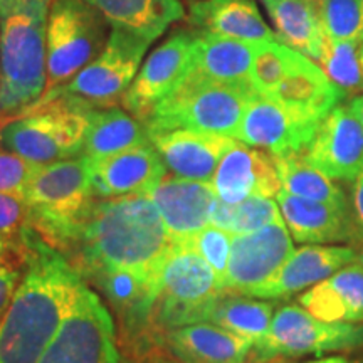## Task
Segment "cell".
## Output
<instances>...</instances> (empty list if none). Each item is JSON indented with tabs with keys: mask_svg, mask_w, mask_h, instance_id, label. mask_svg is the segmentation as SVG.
Instances as JSON below:
<instances>
[{
	"mask_svg": "<svg viewBox=\"0 0 363 363\" xmlns=\"http://www.w3.org/2000/svg\"><path fill=\"white\" fill-rule=\"evenodd\" d=\"M189 242L207 261V264L214 269L217 279H219L222 289H224L230 247H233V234L211 224L197 235H194L192 239H189Z\"/></svg>",
	"mask_w": 363,
	"mask_h": 363,
	"instance_id": "cell-37",
	"label": "cell"
},
{
	"mask_svg": "<svg viewBox=\"0 0 363 363\" xmlns=\"http://www.w3.org/2000/svg\"><path fill=\"white\" fill-rule=\"evenodd\" d=\"M52 0H0V121L44 96L45 34Z\"/></svg>",
	"mask_w": 363,
	"mask_h": 363,
	"instance_id": "cell-3",
	"label": "cell"
},
{
	"mask_svg": "<svg viewBox=\"0 0 363 363\" xmlns=\"http://www.w3.org/2000/svg\"><path fill=\"white\" fill-rule=\"evenodd\" d=\"M348 110L353 113V116L357 118L358 121H360V125L363 126V96H357L353 98L350 103L347 104Z\"/></svg>",
	"mask_w": 363,
	"mask_h": 363,
	"instance_id": "cell-42",
	"label": "cell"
},
{
	"mask_svg": "<svg viewBox=\"0 0 363 363\" xmlns=\"http://www.w3.org/2000/svg\"><path fill=\"white\" fill-rule=\"evenodd\" d=\"M147 197L155 203L175 242L192 239L211 224L217 195L207 182L163 179Z\"/></svg>",
	"mask_w": 363,
	"mask_h": 363,
	"instance_id": "cell-19",
	"label": "cell"
},
{
	"mask_svg": "<svg viewBox=\"0 0 363 363\" xmlns=\"http://www.w3.org/2000/svg\"><path fill=\"white\" fill-rule=\"evenodd\" d=\"M276 29L278 43L318 61L323 39L316 0H261Z\"/></svg>",
	"mask_w": 363,
	"mask_h": 363,
	"instance_id": "cell-28",
	"label": "cell"
},
{
	"mask_svg": "<svg viewBox=\"0 0 363 363\" xmlns=\"http://www.w3.org/2000/svg\"><path fill=\"white\" fill-rule=\"evenodd\" d=\"M294 252L284 220L249 234L233 235L224 291L251 296L278 272Z\"/></svg>",
	"mask_w": 363,
	"mask_h": 363,
	"instance_id": "cell-12",
	"label": "cell"
},
{
	"mask_svg": "<svg viewBox=\"0 0 363 363\" xmlns=\"http://www.w3.org/2000/svg\"><path fill=\"white\" fill-rule=\"evenodd\" d=\"M38 230L30 225L26 202L0 194V262L24 269Z\"/></svg>",
	"mask_w": 363,
	"mask_h": 363,
	"instance_id": "cell-32",
	"label": "cell"
},
{
	"mask_svg": "<svg viewBox=\"0 0 363 363\" xmlns=\"http://www.w3.org/2000/svg\"><path fill=\"white\" fill-rule=\"evenodd\" d=\"M142 362L143 363H182L180 360H177L172 353L167 352L163 347L153 348L152 352H148L147 355L142 358Z\"/></svg>",
	"mask_w": 363,
	"mask_h": 363,
	"instance_id": "cell-41",
	"label": "cell"
},
{
	"mask_svg": "<svg viewBox=\"0 0 363 363\" xmlns=\"http://www.w3.org/2000/svg\"><path fill=\"white\" fill-rule=\"evenodd\" d=\"M104 17L84 0H52L45 34V93L61 88L99 56Z\"/></svg>",
	"mask_w": 363,
	"mask_h": 363,
	"instance_id": "cell-8",
	"label": "cell"
},
{
	"mask_svg": "<svg viewBox=\"0 0 363 363\" xmlns=\"http://www.w3.org/2000/svg\"><path fill=\"white\" fill-rule=\"evenodd\" d=\"M303 157L331 180L353 184L363 174V126L348 106L340 104L321 121Z\"/></svg>",
	"mask_w": 363,
	"mask_h": 363,
	"instance_id": "cell-15",
	"label": "cell"
},
{
	"mask_svg": "<svg viewBox=\"0 0 363 363\" xmlns=\"http://www.w3.org/2000/svg\"><path fill=\"white\" fill-rule=\"evenodd\" d=\"M347 96L315 61L298 52L283 81L267 98L303 120L321 123Z\"/></svg>",
	"mask_w": 363,
	"mask_h": 363,
	"instance_id": "cell-20",
	"label": "cell"
},
{
	"mask_svg": "<svg viewBox=\"0 0 363 363\" xmlns=\"http://www.w3.org/2000/svg\"><path fill=\"white\" fill-rule=\"evenodd\" d=\"M272 315H274L272 303L222 291L208 305L203 323L217 325L256 343L269 330Z\"/></svg>",
	"mask_w": 363,
	"mask_h": 363,
	"instance_id": "cell-30",
	"label": "cell"
},
{
	"mask_svg": "<svg viewBox=\"0 0 363 363\" xmlns=\"http://www.w3.org/2000/svg\"><path fill=\"white\" fill-rule=\"evenodd\" d=\"M259 96L252 84H225L190 71L179 88L160 101L145 121L148 136L172 130L235 138L247 104Z\"/></svg>",
	"mask_w": 363,
	"mask_h": 363,
	"instance_id": "cell-5",
	"label": "cell"
},
{
	"mask_svg": "<svg viewBox=\"0 0 363 363\" xmlns=\"http://www.w3.org/2000/svg\"><path fill=\"white\" fill-rule=\"evenodd\" d=\"M252 342L212 323L162 331L160 347L182 363H247Z\"/></svg>",
	"mask_w": 363,
	"mask_h": 363,
	"instance_id": "cell-23",
	"label": "cell"
},
{
	"mask_svg": "<svg viewBox=\"0 0 363 363\" xmlns=\"http://www.w3.org/2000/svg\"><path fill=\"white\" fill-rule=\"evenodd\" d=\"M22 274H24V269L21 271V267L0 262V320L11 306L13 294L22 281Z\"/></svg>",
	"mask_w": 363,
	"mask_h": 363,
	"instance_id": "cell-39",
	"label": "cell"
},
{
	"mask_svg": "<svg viewBox=\"0 0 363 363\" xmlns=\"http://www.w3.org/2000/svg\"><path fill=\"white\" fill-rule=\"evenodd\" d=\"M358 62H360V72H362V93H363V43L358 49Z\"/></svg>",
	"mask_w": 363,
	"mask_h": 363,
	"instance_id": "cell-44",
	"label": "cell"
},
{
	"mask_svg": "<svg viewBox=\"0 0 363 363\" xmlns=\"http://www.w3.org/2000/svg\"><path fill=\"white\" fill-rule=\"evenodd\" d=\"M120 363H136V360H133V358H130V357H121Z\"/></svg>",
	"mask_w": 363,
	"mask_h": 363,
	"instance_id": "cell-45",
	"label": "cell"
},
{
	"mask_svg": "<svg viewBox=\"0 0 363 363\" xmlns=\"http://www.w3.org/2000/svg\"><path fill=\"white\" fill-rule=\"evenodd\" d=\"M352 214L353 219H355L357 229L360 233V238L363 240V174L357 177V180L353 182L352 185Z\"/></svg>",
	"mask_w": 363,
	"mask_h": 363,
	"instance_id": "cell-40",
	"label": "cell"
},
{
	"mask_svg": "<svg viewBox=\"0 0 363 363\" xmlns=\"http://www.w3.org/2000/svg\"><path fill=\"white\" fill-rule=\"evenodd\" d=\"M89 163L84 155L43 165L26 190L30 225L49 246L71 252L93 206Z\"/></svg>",
	"mask_w": 363,
	"mask_h": 363,
	"instance_id": "cell-4",
	"label": "cell"
},
{
	"mask_svg": "<svg viewBox=\"0 0 363 363\" xmlns=\"http://www.w3.org/2000/svg\"><path fill=\"white\" fill-rule=\"evenodd\" d=\"M224 291L214 269L189 240L175 242L158 274V298L153 310L157 331L206 321L207 308Z\"/></svg>",
	"mask_w": 363,
	"mask_h": 363,
	"instance_id": "cell-7",
	"label": "cell"
},
{
	"mask_svg": "<svg viewBox=\"0 0 363 363\" xmlns=\"http://www.w3.org/2000/svg\"><path fill=\"white\" fill-rule=\"evenodd\" d=\"M150 143L148 131L142 121L123 110L104 108L91 111L81 155L88 160H99Z\"/></svg>",
	"mask_w": 363,
	"mask_h": 363,
	"instance_id": "cell-29",
	"label": "cell"
},
{
	"mask_svg": "<svg viewBox=\"0 0 363 363\" xmlns=\"http://www.w3.org/2000/svg\"><path fill=\"white\" fill-rule=\"evenodd\" d=\"M360 347L363 325L328 323L310 315L301 305H286L272 315L264 337L252 345L251 358L254 363H267Z\"/></svg>",
	"mask_w": 363,
	"mask_h": 363,
	"instance_id": "cell-9",
	"label": "cell"
},
{
	"mask_svg": "<svg viewBox=\"0 0 363 363\" xmlns=\"http://www.w3.org/2000/svg\"><path fill=\"white\" fill-rule=\"evenodd\" d=\"M256 45L197 30L194 33L190 71L216 83L252 84L251 69Z\"/></svg>",
	"mask_w": 363,
	"mask_h": 363,
	"instance_id": "cell-26",
	"label": "cell"
},
{
	"mask_svg": "<svg viewBox=\"0 0 363 363\" xmlns=\"http://www.w3.org/2000/svg\"><path fill=\"white\" fill-rule=\"evenodd\" d=\"M189 22L202 33L261 44L276 40L254 0H195Z\"/></svg>",
	"mask_w": 363,
	"mask_h": 363,
	"instance_id": "cell-24",
	"label": "cell"
},
{
	"mask_svg": "<svg viewBox=\"0 0 363 363\" xmlns=\"http://www.w3.org/2000/svg\"><path fill=\"white\" fill-rule=\"evenodd\" d=\"M192 2H195V0H192Z\"/></svg>",
	"mask_w": 363,
	"mask_h": 363,
	"instance_id": "cell-47",
	"label": "cell"
},
{
	"mask_svg": "<svg viewBox=\"0 0 363 363\" xmlns=\"http://www.w3.org/2000/svg\"><path fill=\"white\" fill-rule=\"evenodd\" d=\"M150 142L162 157L167 170L177 179L211 184L222 157L234 147L230 136L172 130L150 136Z\"/></svg>",
	"mask_w": 363,
	"mask_h": 363,
	"instance_id": "cell-18",
	"label": "cell"
},
{
	"mask_svg": "<svg viewBox=\"0 0 363 363\" xmlns=\"http://www.w3.org/2000/svg\"><path fill=\"white\" fill-rule=\"evenodd\" d=\"M358 49H360V45L340 43V40L331 39L323 33L320 57H318L316 65H320L325 74L347 94L362 93Z\"/></svg>",
	"mask_w": 363,
	"mask_h": 363,
	"instance_id": "cell-34",
	"label": "cell"
},
{
	"mask_svg": "<svg viewBox=\"0 0 363 363\" xmlns=\"http://www.w3.org/2000/svg\"><path fill=\"white\" fill-rule=\"evenodd\" d=\"M311 363H363V362H348L345 358H323V360H318V362H311Z\"/></svg>",
	"mask_w": 363,
	"mask_h": 363,
	"instance_id": "cell-43",
	"label": "cell"
},
{
	"mask_svg": "<svg viewBox=\"0 0 363 363\" xmlns=\"http://www.w3.org/2000/svg\"><path fill=\"white\" fill-rule=\"evenodd\" d=\"M101 13L113 29L148 39L160 38L170 24L184 19L180 0H84Z\"/></svg>",
	"mask_w": 363,
	"mask_h": 363,
	"instance_id": "cell-27",
	"label": "cell"
},
{
	"mask_svg": "<svg viewBox=\"0 0 363 363\" xmlns=\"http://www.w3.org/2000/svg\"><path fill=\"white\" fill-rule=\"evenodd\" d=\"M296 54L298 51H293L291 48L278 43V40L256 45V54H254L251 69V83L259 96L267 98L272 91L278 88L286 72L293 66Z\"/></svg>",
	"mask_w": 363,
	"mask_h": 363,
	"instance_id": "cell-35",
	"label": "cell"
},
{
	"mask_svg": "<svg viewBox=\"0 0 363 363\" xmlns=\"http://www.w3.org/2000/svg\"><path fill=\"white\" fill-rule=\"evenodd\" d=\"M318 128L316 121L303 120L269 98L256 96L247 104L235 138L272 157H289L305 152Z\"/></svg>",
	"mask_w": 363,
	"mask_h": 363,
	"instance_id": "cell-14",
	"label": "cell"
},
{
	"mask_svg": "<svg viewBox=\"0 0 363 363\" xmlns=\"http://www.w3.org/2000/svg\"><path fill=\"white\" fill-rule=\"evenodd\" d=\"M93 110L67 98L39 99L22 115L0 121V147L39 165L79 157Z\"/></svg>",
	"mask_w": 363,
	"mask_h": 363,
	"instance_id": "cell-6",
	"label": "cell"
},
{
	"mask_svg": "<svg viewBox=\"0 0 363 363\" xmlns=\"http://www.w3.org/2000/svg\"><path fill=\"white\" fill-rule=\"evenodd\" d=\"M357 262H358V264H362V266H363V249H362L360 252L357 254Z\"/></svg>",
	"mask_w": 363,
	"mask_h": 363,
	"instance_id": "cell-46",
	"label": "cell"
},
{
	"mask_svg": "<svg viewBox=\"0 0 363 363\" xmlns=\"http://www.w3.org/2000/svg\"><path fill=\"white\" fill-rule=\"evenodd\" d=\"M298 303L318 320L328 323H363V266L342 269L301 293Z\"/></svg>",
	"mask_w": 363,
	"mask_h": 363,
	"instance_id": "cell-25",
	"label": "cell"
},
{
	"mask_svg": "<svg viewBox=\"0 0 363 363\" xmlns=\"http://www.w3.org/2000/svg\"><path fill=\"white\" fill-rule=\"evenodd\" d=\"M175 240L147 195L94 201L69 254L81 278L94 271H128L158 281Z\"/></svg>",
	"mask_w": 363,
	"mask_h": 363,
	"instance_id": "cell-1",
	"label": "cell"
},
{
	"mask_svg": "<svg viewBox=\"0 0 363 363\" xmlns=\"http://www.w3.org/2000/svg\"><path fill=\"white\" fill-rule=\"evenodd\" d=\"M323 33L328 38L362 45L363 0H316Z\"/></svg>",
	"mask_w": 363,
	"mask_h": 363,
	"instance_id": "cell-36",
	"label": "cell"
},
{
	"mask_svg": "<svg viewBox=\"0 0 363 363\" xmlns=\"http://www.w3.org/2000/svg\"><path fill=\"white\" fill-rule=\"evenodd\" d=\"M194 33L180 30L150 54L133 83L125 93V110L142 123L160 101L179 88L192 67Z\"/></svg>",
	"mask_w": 363,
	"mask_h": 363,
	"instance_id": "cell-13",
	"label": "cell"
},
{
	"mask_svg": "<svg viewBox=\"0 0 363 363\" xmlns=\"http://www.w3.org/2000/svg\"><path fill=\"white\" fill-rule=\"evenodd\" d=\"M148 39L113 29L99 56L61 88L45 93L40 99L67 98L94 110L113 108L123 99L136 78V72L147 52Z\"/></svg>",
	"mask_w": 363,
	"mask_h": 363,
	"instance_id": "cell-10",
	"label": "cell"
},
{
	"mask_svg": "<svg viewBox=\"0 0 363 363\" xmlns=\"http://www.w3.org/2000/svg\"><path fill=\"white\" fill-rule=\"evenodd\" d=\"M120 360L110 311L83 284L74 305L38 363H120Z\"/></svg>",
	"mask_w": 363,
	"mask_h": 363,
	"instance_id": "cell-11",
	"label": "cell"
},
{
	"mask_svg": "<svg viewBox=\"0 0 363 363\" xmlns=\"http://www.w3.org/2000/svg\"><path fill=\"white\" fill-rule=\"evenodd\" d=\"M281 180V187L288 194L308 201L325 202L338 207H350L347 194L323 172L316 170L305 160L303 153L289 157H272Z\"/></svg>",
	"mask_w": 363,
	"mask_h": 363,
	"instance_id": "cell-31",
	"label": "cell"
},
{
	"mask_svg": "<svg viewBox=\"0 0 363 363\" xmlns=\"http://www.w3.org/2000/svg\"><path fill=\"white\" fill-rule=\"evenodd\" d=\"M357 254L352 247L308 244L296 249L283 267L262 288L254 291L251 298L281 299L305 291L355 262Z\"/></svg>",
	"mask_w": 363,
	"mask_h": 363,
	"instance_id": "cell-22",
	"label": "cell"
},
{
	"mask_svg": "<svg viewBox=\"0 0 363 363\" xmlns=\"http://www.w3.org/2000/svg\"><path fill=\"white\" fill-rule=\"evenodd\" d=\"M83 284L65 254L35 235L19 288L0 320V363H38Z\"/></svg>",
	"mask_w": 363,
	"mask_h": 363,
	"instance_id": "cell-2",
	"label": "cell"
},
{
	"mask_svg": "<svg viewBox=\"0 0 363 363\" xmlns=\"http://www.w3.org/2000/svg\"><path fill=\"white\" fill-rule=\"evenodd\" d=\"M276 202L289 234L298 242L330 244L362 240L350 207L308 201L283 189L276 195Z\"/></svg>",
	"mask_w": 363,
	"mask_h": 363,
	"instance_id": "cell-21",
	"label": "cell"
},
{
	"mask_svg": "<svg viewBox=\"0 0 363 363\" xmlns=\"http://www.w3.org/2000/svg\"><path fill=\"white\" fill-rule=\"evenodd\" d=\"M283 220L278 202L267 197H249L246 201L229 206L217 199L212 208L211 224L233 235L249 234L262 227Z\"/></svg>",
	"mask_w": 363,
	"mask_h": 363,
	"instance_id": "cell-33",
	"label": "cell"
},
{
	"mask_svg": "<svg viewBox=\"0 0 363 363\" xmlns=\"http://www.w3.org/2000/svg\"><path fill=\"white\" fill-rule=\"evenodd\" d=\"M88 163L93 194L103 199L148 195L167 174L165 163L152 143Z\"/></svg>",
	"mask_w": 363,
	"mask_h": 363,
	"instance_id": "cell-17",
	"label": "cell"
},
{
	"mask_svg": "<svg viewBox=\"0 0 363 363\" xmlns=\"http://www.w3.org/2000/svg\"><path fill=\"white\" fill-rule=\"evenodd\" d=\"M43 165L29 162L16 153L0 150V194L13 195L24 201L30 180Z\"/></svg>",
	"mask_w": 363,
	"mask_h": 363,
	"instance_id": "cell-38",
	"label": "cell"
},
{
	"mask_svg": "<svg viewBox=\"0 0 363 363\" xmlns=\"http://www.w3.org/2000/svg\"><path fill=\"white\" fill-rule=\"evenodd\" d=\"M211 185L217 199L229 206L249 197L272 199L283 189L272 155L238 142L222 157Z\"/></svg>",
	"mask_w": 363,
	"mask_h": 363,
	"instance_id": "cell-16",
	"label": "cell"
}]
</instances>
